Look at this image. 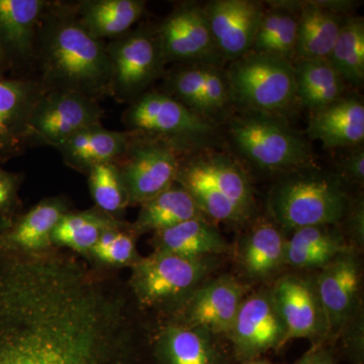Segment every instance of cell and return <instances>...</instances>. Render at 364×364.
<instances>
[{"label": "cell", "instance_id": "f1b7e54d", "mask_svg": "<svg viewBox=\"0 0 364 364\" xmlns=\"http://www.w3.org/2000/svg\"><path fill=\"white\" fill-rule=\"evenodd\" d=\"M196 218L205 217L193 196L176 182L143 203L138 219L133 225V231L136 233L162 231Z\"/></svg>", "mask_w": 364, "mask_h": 364}, {"label": "cell", "instance_id": "9c48e42d", "mask_svg": "<svg viewBox=\"0 0 364 364\" xmlns=\"http://www.w3.org/2000/svg\"><path fill=\"white\" fill-rule=\"evenodd\" d=\"M112 66L111 95L134 102L164 74L165 62L156 26L143 25L107 45Z\"/></svg>", "mask_w": 364, "mask_h": 364}, {"label": "cell", "instance_id": "484cf974", "mask_svg": "<svg viewBox=\"0 0 364 364\" xmlns=\"http://www.w3.org/2000/svg\"><path fill=\"white\" fill-rule=\"evenodd\" d=\"M155 251L186 256L205 257L229 252L230 246L224 236L207 218H196L176 226L155 232Z\"/></svg>", "mask_w": 364, "mask_h": 364}, {"label": "cell", "instance_id": "d6a6232c", "mask_svg": "<svg viewBox=\"0 0 364 364\" xmlns=\"http://www.w3.org/2000/svg\"><path fill=\"white\" fill-rule=\"evenodd\" d=\"M330 63L345 83L363 86L364 81V21L363 16L346 18L338 40L333 48Z\"/></svg>", "mask_w": 364, "mask_h": 364}, {"label": "cell", "instance_id": "cb8c5ba5", "mask_svg": "<svg viewBox=\"0 0 364 364\" xmlns=\"http://www.w3.org/2000/svg\"><path fill=\"white\" fill-rule=\"evenodd\" d=\"M51 2L0 0V45L6 55L26 60L36 54L41 21Z\"/></svg>", "mask_w": 364, "mask_h": 364}, {"label": "cell", "instance_id": "8992f818", "mask_svg": "<svg viewBox=\"0 0 364 364\" xmlns=\"http://www.w3.org/2000/svg\"><path fill=\"white\" fill-rule=\"evenodd\" d=\"M124 122L134 136L160 141L182 156L218 149L223 142L218 124L198 117L171 95L159 91H146L132 102Z\"/></svg>", "mask_w": 364, "mask_h": 364}, {"label": "cell", "instance_id": "4316f807", "mask_svg": "<svg viewBox=\"0 0 364 364\" xmlns=\"http://www.w3.org/2000/svg\"><path fill=\"white\" fill-rule=\"evenodd\" d=\"M146 6L144 0H88L81 1L74 13L92 37L114 40L130 32L142 18Z\"/></svg>", "mask_w": 364, "mask_h": 364}, {"label": "cell", "instance_id": "d4e9b609", "mask_svg": "<svg viewBox=\"0 0 364 364\" xmlns=\"http://www.w3.org/2000/svg\"><path fill=\"white\" fill-rule=\"evenodd\" d=\"M354 249L339 225H317L291 232L284 247V265L321 269L339 253Z\"/></svg>", "mask_w": 364, "mask_h": 364}, {"label": "cell", "instance_id": "2e32d148", "mask_svg": "<svg viewBox=\"0 0 364 364\" xmlns=\"http://www.w3.org/2000/svg\"><path fill=\"white\" fill-rule=\"evenodd\" d=\"M203 11L223 61L234 62L251 51L264 9L254 0H213Z\"/></svg>", "mask_w": 364, "mask_h": 364}, {"label": "cell", "instance_id": "277c9868", "mask_svg": "<svg viewBox=\"0 0 364 364\" xmlns=\"http://www.w3.org/2000/svg\"><path fill=\"white\" fill-rule=\"evenodd\" d=\"M348 182L315 164L289 172L267 196L270 220L284 232L317 225H339L350 207Z\"/></svg>", "mask_w": 364, "mask_h": 364}, {"label": "cell", "instance_id": "5bb4252c", "mask_svg": "<svg viewBox=\"0 0 364 364\" xmlns=\"http://www.w3.org/2000/svg\"><path fill=\"white\" fill-rule=\"evenodd\" d=\"M270 293L286 327L284 344L293 339L328 336L327 321L314 277L284 275Z\"/></svg>", "mask_w": 364, "mask_h": 364}, {"label": "cell", "instance_id": "3957f363", "mask_svg": "<svg viewBox=\"0 0 364 364\" xmlns=\"http://www.w3.org/2000/svg\"><path fill=\"white\" fill-rule=\"evenodd\" d=\"M176 182L193 196L208 219L241 225L255 215V198L247 171L229 153L210 149L184 155Z\"/></svg>", "mask_w": 364, "mask_h": 364}, {"label": "cell", "instance_id": "4fadbf2b", "mask_svg": "<svg viewBox=\"0 0 364 364\" xmlns=\"http://www.w3.org/2000/svg\"><path fill=\"white\" fill-rule=\"evenodd\" d=\"M318 298L327 321L328 335L343 332L360 313L361 272L354 249L335 256L315 277Z\"/></svg>", "mask_w": 364, "mask_h": 364}, {"label": "cell", "instance_id": "8d00e7d4", "mask_svg": "<svg viewBox=\"0 0 364 364\" xmlns=\"http://www.w3.org/2000/svg\"><path fill=\"white\" fill-rule=\"evenodd\" d=\"M346 154L340 158L337 173L348 183L363 186L364 181V148L363 145L348 148Z\"/></svg>", "mask_w": 364, "mask_h": 364}, {"label": "cell", "instance_id": "30bf717a", "mask_svg": "<svg viewBox=\"0 0 364 364\" xmlns=\"http://www.w3.org/2000/svg\"><path fill=\"white\" fill-rule=\"evenodd\" d=\"M97 100L69 91H43L28 123V142L56 148L79 131L102 124Z\"/></svg>", "mask_w": 364, "mask_h": 364}, {"label": "cell", "instance_id": "ba28073f", "mask_svg": "<svg viewBox=\"0 0 364 364\" xmlns=\"http://www.w3.org/2000/svg\"><path fill=\"white\" fill-rule=\"evenodd\" d=\"M226 71L234 104L246 111L280 116L296 102L294 64L289 60L250 51Z\"/></svg>", "mask_w": 364, "mask_h": 364}, {"label": "cell", "instance_id": "60d3db41", "mask_svg": "<svg viewBox=\"0 0 364 364\" xmlns=\"http://www.w3.org/2000/svg\"><path fill=\"white\" fill-rule=\"evenodd\" d=\"M246 364H272L269 363H267V361H252V363H249Z\"/></svg>", "mask_w": 364, "mask_h": 364}, {"label": "cell", "instance_id": "4dcf8cb0", "mask_svg": "<svg viewBox=\"0 0 364 364\" xmlns=\"http://www.w3.org/2000/svg\"><path fill=\"white\" fill-rule=\"evenodd\" d=\"M161 346L170 364H218V335L176 323L164 330Z\"/></svg>", "mask_w": 364, "mask_h": 364}, {"label": "cell", "instance_id": "ffe728a7", "mask_svg": "<svg viewBox=\"0 0 364 364\" xmlns=\"http://www.w3.org/2000/svg\"><path fill=\"white\" fill-rule=\"evenodd\" d=\"M43 91L40 82L0 78V153L28 143V123Z\"/></svg>", "mask_w": 364, "mask_h": 364}, {"label": "cell", "instance_id": "836d02e7", "mask_svg": "<svg viewBox=\"0 0 364 364\" xmlns=\"http://www.w3.org/2000/svg\"><path fill=\"white\" fill-rule=\"evenodd\" d=\"M88 176L91 196L97 208L116 220L129 205L119 165L114 162L97 165L88 172Z\"/></svg>", "mask_w": 364, "mask_h": 364}, {"label": "cell", "instance_id": "74e56055", "mask_svg": "<svg viewBox=\"0 0 364 364\" xmlns=\"http://www.w3.org/2000/svg\"><path fill=\"white\" fill-rule=\"evenodd\" d=\"M20 176L0 167V218L9 214L18 200Z\"/></svg>", "mask_w": 364, "mask_h": 364}, {"label": "cell", "instance_id": "1f68e13d", "mask_svg": "<svg viewBox=\"0 0 364 364\" xmlns=\"http://www.w3.org/2000/svg\"><path fill=\"white\" fill-rule=\"evenodd\" d=\"M117 224L114 218L102 210L67 212L53 232V244L80 254L91 253L104 232Z\"/></svg>", "mask_w": 364, "mask_h": 364}, {"label": "cell", "instance_id": "d6986e66", "mask_svg": "<svg viewBox=\"0 0 364 364\" xmlns=\"http://www.w3.org/2000/svg\"><path fill=\"white\" fill-rule=\"evenodd\" d=\"M306 135L311 140L320 141L326 149L363 145V98L345 95L333 104L311 112Z\"/></svg>", "mask_w": 364, "mask_h": 364}, {"label": "cell", "instance_id": "f35d334b", "mask_svg": "<svg viewBox=\"0 0 364 364\" xmlns=\"http://www.w3.org/2000/svg\"><path fill=\"white\" fill-rule=\"evenodd\" d=\"M296 364H333V361L327 352L314 350L309 352Z\"/></svg>", "mask_w": 364, "mask_h": 364}, {"label": "cell", "instance_id": "7a4b0ae2", "mask_svg": "<svg viewBox=\"0 0 364 364\" xmlns=\"http://www.w3.org/2000/svg\"><path fill=\"white\" fill-rule=\"evenodd\" d=\"M46 11L38 32L44 91H69L97 100L111 95L112 66L107 45L79 23L74 9Z\"/></svg>", "mask_w": 364, "mask_h": 364}, {"label": "cell", "instance_id": "52a82bcc", "mask_svg": "<svg viewBox=\"0 0 364 364\" xmlns=\"http://www.w3.org/2000/svg\"><path fill=\"white\" fill-rule=\"evenodd\" d=\"M219 263V256L186 257L155 251L134 263L132 289L146 306H182Z\"/></svg>", "mask_w": 364, "mask_h": 364}, {"label": "cell", "instance_id": "8fae6325", "mask_svg": "<svg viewBox=\"0 0 364 364\" xmlns=\"http://www.w3.org/2000/svg\"><path fill=\"white\" fill-rule=\"evenodd\" d=\"M117 162L129 205H141L176 183L182 155L153 139L135 136Z\"/></svg>", "mask_w": 364, "mask_h": 364}, {"label": "cell", "instance_id": "5b68a950", "mask_svg": "<svg viewBox=\"0 0 364 364\" xmlns=\"http://www.w3.org/2000/svg\"><path fill=\"white\" fill-rule=\"evenodd\" d=\"M227 136L237 156L258 171L284 176L315 164L306 139L277 114L245 111L231 116Z\"/></svg>", "mask_w": 364, "mask_h": 364}, {"label": "cell", "instance_id": "e0dca14e", "mask_svg": "<svg viewBox=\"0 0 364 364\" xmlns=\"http://www.w3.org/2000/svg\"><path fill=\"white\" fill-rule=\"evenodd\" d=\"M227 337L245 355H255L284 345L286 327L270 291L246 296Z\"/></svg>", "mask_w": 364, "mask_h": 364}, {"label": "cell", "instance_id": "83f0119b", "mask_svg": "<svg viewBox=\"0 0 364 364\" xmlns=\"http://www.w3.org/2000/svg\"><path fill=\"white\" fill-rule=\"evenodd\" d=\"M296 102L311 112L344 97L346 83L328 59L294 62Z\"/></svg>", "mask_w": 364, "mask_h": 364}, {"label": "cell", "instance_id": "44dd1931", "mask_svg": "<svg viewBox=\"0 0 364 364\" xmlns=\"http://www.w3.org/2000/svg\"><path fill=\"white\" fill-rule=\"evenodd\" d=\"M66 213V203L60 198L42 200L0 235V251L30 254L49 250L53 232Z\"/></svg>", "mask_w": 364, "mask_h": 364}, {"label": "cell", "instance_id": "6da1fadb", "mask_svg": "<svg viewBox=\"0 0 364 364\" xmlns=\"http://www.w3.org/2000/svg\"><path fill=\"white\" fill-rule=\"evenodd\" d=\"M128 340L114 306L75 280L32 274L0 286V364H100Z\"/></svg>", "mask_w": 364, "mask_h": 364}, {"label": "cell", "instance_id": "9a60e30c", "mask_svg": "<svg viewBox=\"0 0 364 364\" xmlns=\"http://www.w3.org/2000/svg\"><path fill=\"white\" fill-rule=\"evenodd\" d=\"M246 296L247 287L233 275L208 279L181 306V324L227 336Z\"/></svg>", "mask_w": 364, "mask_h": 364}, {"label": "cell", "instance_id": "7c38bea8", "mask_svg": "<svg viewBox=\"0 0 364 364\" xmlns=\"http://www.w3.org/2000/svg\"><path fill=\"white\" fill-rule=\"evenodd\" d=\"M156 28L166 64L223 66L202 4H179Z\"/></svg>", "mask_w": 364, "mask_h": 364}, {"label": "cell", "instance_id": "f546056e", "mask_svg": "<svg viewBox=\"0 0 364 364\" xmlns=\"http://www.w3.org/2000/svg\"><path fill=\"white\" fill-rule=\"evenodd\" d=\"M299 9L291 1H277L264 11L251 51L294 61Z\"/></svg>", "mask_w": 364, "mask_h": 364}, {"label": "cell", "instance_id": "e575fe53", "mask_svg": "<svg viewBox=\"0 0 364 364\" xmlns=\"http://www.w3.org/2000/svg\"><path fill=\"white\" fill-rule=\"evenodd\" d=\"M91 253L98 260L111 265H133L139 259L135 238L119 230V224L104 232Z\"/></svg>", "mask_w": 364, "mask_h": 364}, {"label": "cell", "instance_id": "d590c367", "mask_svg": "<svg viewBox=\"0 0 364 364\" xmlns=\"http://www.w3.org/2000/svg\"><path fill=\"white\" fill-rule=\"evenodd\" d=\"M345 237L348 235L352 243L360 247L363 245L364 235V205L363 196L352 198L350 207L345 215L343 221L340 224Z\"/></svg>", "mask_w": 364, "mask_h": 364}, {"label": "cell", "instance_id": "ac0fdd59", "mask_svg": "<svg viewBox=\"0 0 364 364\" xmlns=\"http://www.w3.org/2000/svg\"><path fill=\"white\" fill-rule=\"evenodd\" d=\"M299 9L296 56L299 60L328 59L338 40L351 1H293Z\"/></svg>", "mask_w": 364, "mask_h": 364}, {"label": "cell", "instance_id": "ab89813d", "mask_svg": "<svg viewBox=\"0 0 364 364\" xmlns=\"http://www.w3.org/2000/svg\"><path fill=\"white\" fill-rule=\"evenodd\" d=\"M6 61V55L4 53V49H2L1 45H0V69H2V67L4 66Z\"/></svg>", "mask_w": 364, "mask_h": 364}, {"label": "cell", "instance_id": "603a6c76", "mask_svg": "<svg viewBox=\"0 0 364 364\" xmlns=\"http://www.w3.org/2000/svg\"><path fill=\"white\" fill-rule=\"evenodd\" d=\"M287 237L272 220L254 222L238 244L239 265L253 280L273 277L284 267Z\"/></svg>", "mask_w": 364, "mask_h": 364}, {"label": "cell", "instance_id": "7402d4cb", "mask_svg": "<svg viewBox=\"0 0 364 364\" xmlns=\"http://www.w3.org/2000/svg\"><path fill=\"white\" fill-rule=\"evenodd\" d=\"M130 134L105 129L102 124L87 127L55 148L64 162L79 171L90 172L104 163H117L128 151Z\"/></svg>", "mask_w": 364, "mask_h": 364}]
</instances>
